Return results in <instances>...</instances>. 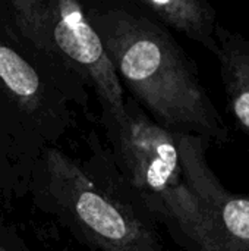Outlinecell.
<instances>
[{
    "label": "cell",
    "instance_id": "5b68a950",
    "mask_svg": "<svg viewBox=\"0 0 249 251\" xmlns=\"http://www.w3.org/2000/svg\"><path fill=\"white\" fill-rule=\"evenodd\" d=\"M103 128L119 174L156 219L166 203L188 190L176 132L160 126L126 94L123 115Z\"/></svg>",
    "mask_w": 249,
    "mask_h": 251
},
{
    "label": "cell",
    "instance_id": "7a4b0ae2",
    "mask_svg": "<svg viewBox=\"0 0 249 251\" xmlns=\"http://www.w3.org/2000/svg\"><path fill=\"white\" fill-rule=\"evenodd\" d=\"M78 160L47 147L35 160L26 196L92 251H164L158 224L129 190L97 132Z\"/></svg>",
    "mask_w": 249,
    "mask_h": 251
},
{
    "label": "cell",
    "instance_id": "9c48e42d",
    "mask_svg": "<svg viewBox=\"0 0 249 251\" xmlns=\"http://www.w3.org/2000/svg\"><path fill=\"white\" fill-rule=\"evenodd\" d=\"M26 196V181L23 178L18 156L0 129V216L12 204Z\"/></svg>",
    "mask_w": 249,
    "mask_h": 251
},
{
    "label": "cell",
    "instance_id": "3957f363",
    "mask_svg": "<svg viewBox=\"0 0 249 251\" xmlns=\"http://www.w3.org/2000/svg\"><path fill=\"white\" fill-rule=\"evenodd\" d=\"M0 22L62 84L73 106L95 94L101 125L123 115L125 91L76 0H0Z\"/></svg>",
    "mask_w": 249,
    "mask_h": 251
},
{
    "label": "cell",
    "instance_id": "277c9868",
    "mask_svg": "<svg viewBox=\"0 0 249 251\" xmlns=\"http://www.w3.org/2000/svg\"><path fill=\"white\" fill-rule=\"evenodd\" d=\"M62 84L0 22V129L10 141L23 178L47 147L75 128Z\"/></svg>",
    "mask_w": 249,
    "mask_h": 251
},
{
    "label": "cell",
    "instance_id": "ba28073f",
    "mask_svg": "<svg viewBox=\"0 0 249 251\" xmlns=\"http://www.w3.org/2000/svg\"><path fill=\"white\" fill-rule=\"evenodd\" d=\"M216 38L229 110L239 128L249 135V40L219 22Z\"/></svg>",
    "mask_w": 249,
    "mask_h": 251
},
{
    "label": "cell",
    "instance_id": "52a82bcc",
    "mask_svg": "<svg viewBox=\"0 0 249 251\" xmlns=\"http://www.w3.org/2000/svg\"><path fill=\"white\" fill-rule=\"evenodd\" d=\"M145 15L197 41L217 57L219 41L216 38V9L203 0H132Z\"/></svg>",
    "mask_w": 249,
    "mask_h": 251
},
{
    "label": "cell",
    "instance_id": "6da1fadb",
    "mask_svg": "<svg viewBox=\"0 0 249 251\" xmlns=\"http://www.w3.org/2000/svg\"><path fill=\"white\" fill-rule=\"evenodd\" d=\"M128 97L170 132L229 143L232 134L195 63L167 28L132 0L84 3Z\"/></svg>",
    "mask_w": 249,
    "mask_h": 251
},
{
    "label": "cell",
    "instance_id": "30bf717a",
    "mask_svg": "<svg viewBox=\"0 0 249 251\" xmlns=\"http://www.w3.org/2000/svg\"><path fill=\"white\" fill-rule=\"evenodd\" d=\"M0 251H29L18 228L0 216Z\"/></svg>",
    "mask_w": 249,
    "mask_h": 251
},
{
    "label": "cell",
    "instance_id": "8992f818",
    "mask_svg": "<svg viewBox=\"0 0 249 251\" xmlns=\"http://www.w3.org/2000/svg\"><path fill=\"white\" fill-rule=\"evenodd\" d=\"M183 176L207 210L229 251H249V197L230 193L207 162L210 141L191 134H178Z\"/></svg>",
    "mask_w": 249,
    "mask_h": 251
}]
</instances>
